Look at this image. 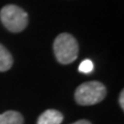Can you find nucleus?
I'll use <instances>...</instances> for the list:
<instances>
[{"instance_id": "f257e3e1", "label": "nucleus", "mask_w": 124, "mask_h": 124, "mask_svg": "<svg viewBox=\"0 0 124 124\" xmlns=\"http://www.w3.org/2000/svg\"><path fill=\"white\" fill-rule=\"evenodd\" d=\"M107 94L106 86L97 80L79 85L75 92V100L80 106H92L101 102Z\"/></svg>"}, {"instance_id": "f03ea898", "label": "nucleus", "mask_w": 124, "mask_h": 124, "mask_svg": "<svg viewBox=\"0 0 124 124\" xmlns=\"http://www.w3.org/2000/svg\"><path fill=\"white\" fill-rule=\"evenodd\" d=\"M55 58L62 64H69L78 56V43L74 36L69 33H60L53 44Z\"/></svg>"}, {"instance_id": "7ed1b4c3", "label": "nucleus", "mask_w": 124, "mask_h": 124, "mask_svg": "<svg viewBox=\"0 0 124 124\" xmlns=\"http://www.w3.org/2000/svg\"><path fill=\"white\" fill-rule=\"evenodd\" d=\"M0 20L5 28L12 32H21L28 25V14L21 7L7 5L0 12Z\"/></svg>"}, {"instance_id": "20e7f679", "label": "nucleus", "mask_w": 124, "mask_h": 124, "mask_svg": "<svg viewBox=\"0 0 124 124\" xmlns=\"http://www.w3.org/2000/svg\"><path fill=\"white\" fill-rule=\"evenodd\" d=\"M63 121V115L59 110L47 109L38 117L37 124H61Z\"/></svg>"}, {"instance_id": "39448f33", "label": "nucleus", "mask_w": 124, "mask_h": 124, "mask_svg": "<svg viewBox=\"0 0 124 124\" xmlns=\"http://www.w3.org/2000/svg\"><path fill=\"white\" fill-rule=\"evenodd\" d=\"M0 124H23V116L15 110L5 111L0 114Z\"/></svg>"}, {"instance_id": "423d86ee", "label": "nucleus", "mask_w": 124, "mask_h": 124, "mask_svg": "<svg viewBox=\"0 0 124 124\" xmlns=\"http://www.w3.org/2000/svg\"><path fill=\"white\" fill-rule=\"evenodd\" d=\"M13 66V58L7 48L0 44V72L9 70Z\"/></svg>"}, {"instance_id": "0eeeda50", "label": "nucleus", "mask_w": 124, "mask_h": 124, "mask_svg": "<svg viewBox=\"0 0 124 124\" xmlns=\"http://www.w3.org/2000/svg\"><path fill=\"white\" fill-rule=\"evenodd\" d=\"M93 69H94V64H93V62L91 61V60H89V59L82 61L79 67H78L79 72H83V74H90V72L93 71Z\"/></svg>"}, {"instance_id": "6e6552de", "label": "nucleus", "mask_w": 124, "mask_h": 124, "mask_svg": "<svg viewBox=\"0 0 124 124\" xmlns=\"http://www.w3.org/2000/svg\"><path fill=\"white\" fill-rule=\"evenodd\" d=\"M118 102H120V105H121V108L123 109L124 108V92L122 91L120 94V99H118Z\"/></svg>"}, {"instance_id": "1a4fd4ad", "label": "nucleus", "mask_w": 124, "mask_h": 124, "mask_svg": "<svg viewBox=\"0 0 124 124\" xmlns=\"http://www.w3.org/2000/svg\"><path fill=\"white\" fill-rule=\"evenodd\" d=\"M72 124H91V122H89V121H86V120H79Z\"/></svg>"}]
</instances>
